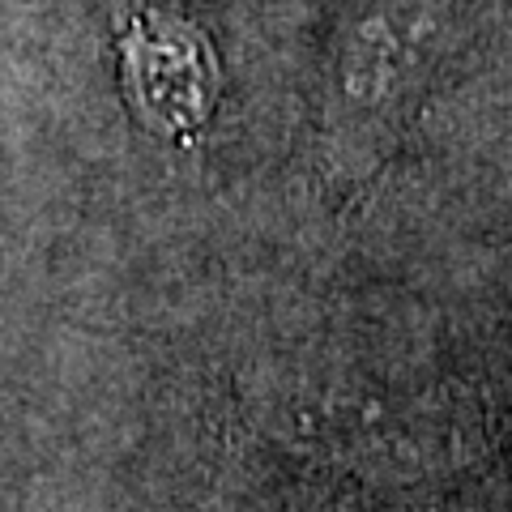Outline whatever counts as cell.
Segmentation results:
<instances>
[{"mask_svg": "<svg viewBox=\"0 0 512 512\" xmlns=\"http://www.w3.org/2000/svg\"><path fill=\"white\" fill-rule=\"evenodd\" d=\"M120 77L141 120L171 137L205 128L218 103V56L175 0H111Z\"/></svg>", "mask_w": 512, "mask_h": 512, "instance_id": "obj_2", "label": "cell"}, {"mask_svg": "<svg viewBox=\"0 0 512 512\" xmlns=\"http://www.w3.org/2000/svg\"><path fill=\"white\" fill-rule=\"evenodd\" d=\"M461 35V0H338L325 56V150L333 171H372L393 150Z\"/></svg>", "mask_w": 512, "mask_h": 512, "instance_id": "obj_1", "label": "cell"}]
</instances>
